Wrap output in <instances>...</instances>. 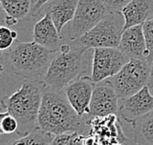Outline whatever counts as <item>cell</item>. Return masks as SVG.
<instances>
[{"label": "cell", "instance_id": "6da1fadb", "mask_svg": "<svg viewBox=\"0 0 153 145\" xmlns=\"http://www.w3.org/2000/svg\"><path fill=\"white\" fill-rule=\"evenodd\" d=\"M88 126L87 120L78 116L69 104L63 91H53L45 87L37 119V128L53 135L65 132L83 135Z\"/></svg>", "mask_w": 153, "mask_h": 145}, {"label": "cell", "instance_id": "7a4b0ae2", "mask_svg": "<svg viewBox=\"0 0 153 145\" xmlns=\"http://www.w3.org/2000/svg\"><path fill=\"white\" fill-rule=\"evenodd\" d=\"M45 87L43 81L25 79L19 90L11 95L2 98L3 108L18 121L20 136L27 135L37 128V119Z\"/></svg>", "mask_w": 153, "mask_h": 145}, {"label": "cell", "instance_id": "3957f363", "mask_svg": "<svg viewBox=\"0 0 153 145\" xmlns=\"http://www.w3.org/2000/svg\"><path fill=\"white\" fill-rule=\"evenodd\" d=\"M74 46L62 44L52 59L43 82L53 91H63L69 83L83 75L86 70L85 53L88 50L73 41Z\"/></svg>", "mask_w": 153, "mask_h": 145}, {"label": "cell", "instance_id": "277c9868", "mask_svg": "<svg viewBox=\"0 0 153 145\" xmlns=\"http://www.w3.org/2000/svg\"><path fill=\"white\" fill-rule=\"evenodd\" d=\"M57 53L46 49L34 41L16 43L10 50L8 64L16 75L25 79L38 80V77H44Z\"/></svg>", "mask_w": 153, "mask_h": 145}, {"label": "cell", "instance_id": "5b68a950", "mask_svg": "<svg viewBox=\"0 0 153 145\" xmlns=\"http://www.w3.org/2000/svg\"><path fill=\"white\" fill-rule=\"evenodd\" d=\"M124 29L125 20L121 12L109 13L94 28L75 41L87 50L118 48Z\"/></svg>", "mask_w": 153, "mask_h": 145}, {"label": "cell", "instance_id": "8992f818", "mask_svg": "<svg viewBox=\"0 0 153 145\" xmlns=\"http://www.w3.org/2000/svg\"><path fill=\"white\" fill-rule=\"evenodd\" d=\"M150 64L143 59L131 58L116 75L110 78L118 98H129L147 86Z\"/></svg>", "mask_w": 153, "mask_h": 145}, {"label": "cell", "instance_id": "52a82bcc", "mask_svg": "<svg viewBox=\"0 0 153 145\" xmlns=\"http://www.w3.org/2000/svg\"><path fill=\"white\" fill-rule=\"evenodd\" d=\"M109 13L103 0H79L73 20L68 24V39L75 41L80 38Z\"/></svg>", "mask_w": 153, "mask_h": 145}, {"label": "cell", "instance_id": "ba28073f", "mask_svg": "<svg viewBox=\"0 0 153 145\" xmlns=\"http://www.w3.org/2000/svg\"><path fill=\"white\" fill-rule=\"evenodd\" d=\"M130 59L118 48H96L93 53L91 79L94 83L110 79L128 64Z\"/></svg>", "mask_w": 153, "mask_h": 145}, {"label": "cell", "instance_id": "9c48e42d", "mask_svg": "<svg viewBox=\"0 0 153 145\" xmlns=\"http://www.w3.org/2000/svg\"><path fill=\"white\" fill-rule=\"evenodd\" d=\"M118 98L109 79L96 83L90 103L89 116L105 118L116 115L119 111Z\"/></svg>", "mask_w": 153, "mask_h": 145}, {"label": "cell", "instance_id": "30bf717a", "mask_svg": "<svg viewBox=\"0 0 153 145\" xmlns=\"http://www.w3.org/2000/svg\"><path fill=\"white\" fill-rule=\"evenodd\" d=\"M95 84L91 76L82 75L63 89L69 104L81 118L90 115V103Z\"/></svg>", "mask_w": 153, "mask_h": 145}, {"label": "cell", "instance_id": "8fae6325", "mask_svg": "<svg viewBox=\"0 0 153 145\" xmlns=\"http://www.w3.org/2000/svg\"><path fill=\"white\" fill-rule=\"evenodd\" d=\"M153 112V95L148 86L139 92L122 99L119 105V115L130 124L149 116Z\"/></svg>", "mask_w": 153, "mask_h": 145}, {"label": "cell", "instance_id": "7c38bea8", "mask_svg": "<svg viewBox=\"0 0 153 145\" xmlns=\"http://www.w3.org/2000/svg\"><path fill=\"white\" fill-rule=\"evenodd\" d=\"M79 0H51L47 2L37 14V16L49 15L53 20L59 34L62 35L65 25L73 20Z\"/></svg>", "mask_w": 153, "mask_h": 145}, {"label": "cell", "instance_id": "4fadbf2b", "mask_svg": "<svg viewBox=\"0 0 153 145\" xmlns=\"http://www.w3.org/2000/svg\"><path fill=\"white\" fill-rule=\"evenodd\" d=\"M118 49L130 58L146 61L147 48L143 25H136L125 29Z\"/></svg>", "mask_w": 153, "mask_h": 145}, {"label": "cell", "instance_id": "5bb4252c", "mask_svg": "<svg viewBox=\"0 0 153 145\" xmlns=\"http://www.w3.org/2000/svg\"><path fill=\"white\" fill-rule=\"evenodd\" d=\"M62 35L59 34L53 20L49 15H44L34 24L33 41L48 50L59 52L61 49Z\"/></svg>", "mask_w": 153, "mask_h": 145}, {"label": "cell", "instance_id": "9a60e30c", "mask_svg": "<svg viewBox=\"0 0 153 145\" xmlns=\"http://www.w3.org/2000/svg\"><path fill=\"white\" fill-rule=\"evenodd\" d=\"M121 14L125 20V29L143 25L153 17V0H132Z\"/></svg>", "mask_w": 153, "mask_h": 145}, {"label": "cell", "instance_id": "2e32d148", "mask_svg": "<svg viewBox=\"0 0 153 145\" xmlns=\"http://www.w3.org/2000/svg\"><path fill=\"white\" fill-rule=\"evenodd\" d=\"M33 5L32 0H2L3 9L6 13V27H14L32 17Z\"/></svg>", "mask_w": 153, "mask_h": 145}, {"label": "cell", "instance_id": "e0dca14e", "mask_svg": "<svg viewBox=\"0 0 153 145\" xmlns=\"http://www.w3.org/2000/svg\"><path fill=\"white\" fill-rule=\"evenodd\" d=\"M133 129L136 145H153V115L134 123Z\"/></svg>", "mask_w": 153, "mask_h": 145}, {"label": "cell", "instance_id": "ac0fdd59", "mask_svg": "<svg viewBox=\"0 0 153 145\" xmlns=\"http://www.w3.org/2000/svg\"><path fill=\"white\" fill-rule=\"evenodd\" d=\"M54 136L55 135L51 133L45 132L36 128L28 135L15 140L11 145H51Z\"/></svg>", "mask_w": 153, "mask_h": 145}, {"label": "cell", "instance_id": "d6986e66", "mask_svg": "<svg viewBox=\"0 0 153 145\" xmlns=\"http://www.w3.org/2000/svg\"><path fill=\"white\" fill-rule=\"evenodd\" d=\"M18 38V32L6 25H0V52L10 51Z\"/></svg>", "mask_w": 153, "mask_h": 145}, {"label": "cell", "instance_id": "ffe728a7", "mask_svg": "<svg viewBox=\"0 0 153 145\" xmlns=\"http://www.w3.org/2000/svg\"><path fill=\"white\" fill-rule=\"evenodd\" d=\"M51 145H85L84 135L79 132H65L55 135Z\"/></svg>", "mask_w": 153, "mask_h": 145}, {"label": "cell", "instance_id": "44dd1931", "mask_svg": "<svg viewBox=\"0 0 153 145\" xmlns=\"http://www.w3.org/2000/svg\"><path fill=\"white\" fill-rule=\"evenodd\" d=\"M143 27L147 48L146 61L151 65L153 64V17L145 21Z\"/></svg>", "mask_w": 153, "mask_h": 145}, {"label": "cell", "instance_id": "7402d4cb", "mask_svg": "<svg viewBox=\"0 0 153 145\" xmlns=\"http://www.w3.org/2000/svg\"><path fill=\"white\" fill-rule=\"evenodd\" d=\"M103 2L110 13H115L121 12L132 0H103Z\"/></svg>", "mask_w": 153, "mask_h": 145}, {"label": "cell", "instance_id": "603a6c76", "mask_svg": "<svg viewBox=\"0 0 153 145\" xmlns=\"http://www.w3.org/2000/svg\"><path fill=\"white\" fill-rule=\"evenodd\" d=\"M9 54H10V51L0 52V76H1V74L4 72L6 65L8 64Z\"/></svg>", "mask_w": 153, "mask_h": 145}, {"label": "cell", "instance_id": "cb8c5ba5", "mask_svg": "<svg viewBox=\"0 0 153 145\" xmlns=\"http://www.w3.org/2000/svg\"><path fill=\"white\" fill-rule=\"evenodd\" d=\"M49 1H51V0H35L32 10V17H37V14H38L40 9Z\"/></svg>", "mask_w": 153, "mask_h": 145}, {"label": "cell", "instance_id": "d4e9b609", "mask_svg": "<svg viewBox=\"0 0 153 145\" xmlns=\"http://www.w3.org/2000/svg\"><path fill=\"white\" fill-rule=\"evenodd\" d=\"M6 23V13L2 6V0H0V25H5Z\"/></svg>", "mask_w": 153, "mask_h": 145}, {"label": "cell", "instance_id": "484cf974", "mask_svg": "<svg viewBox=\"0 0 153 145\" xmlns=\"http://www.w3.org/2000/svg\"><path fill=\"white\" fill-rule=\"evenodd\" d=\"M147 86L149 88L153 87V64L150 65V74H149V79H148Z\"/></svg>", "mask_w": 153, "mask_h": 145}, {"label": "cell", "instance_id": "4316f807", "mask_svg": "<svg viewBox=\"0 0 153 145\" xmlns=\"http://www.w3.org/2000/svg\"><path fill=\"white\" fill-rule=\"evenodd\" d=\"M149 89H150V92H151V94H152V95H153V87L149 88Z\"/></svg>", "mask_w": 153, "mask_h": 145}]
</instances>
